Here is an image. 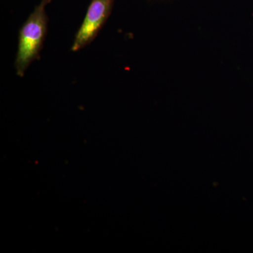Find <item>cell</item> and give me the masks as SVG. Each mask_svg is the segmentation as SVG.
<instances>
[{
	"label": "cell",
	"instance_id": "cell-1",
	"mask_svg": "<svg viewBox=\"0 0 253 253\" xmlns=\"http://www.w3.org/2000/svg\"><path fill=\"white\" fill-rule=\"evenodd\" d=\"M50 2L51 0H42L20 30L18 53L15 61L16 73L20 77L24 76L33 61L40 58L47 31L45 7Z\"/></svg>",
	"mask_w": 253,
	"mask_h": 253
},
{
	"label": "cell",
	"instance_id": "cell-2",
	"mask_svg": "<svg viewBox=\"0 0 253 253\" xmlns=\"http://www.w3.org/2000/svg\"><path fill=\"white\" fill-rule=\"evenodd\" d=\"M114 0H92L83 23L78 30L72 51H77L90 44L111 15Z\"/></svg>",
	"mask_w": 253,
	"mask_h": 253
}]
</instances>
